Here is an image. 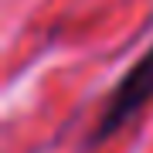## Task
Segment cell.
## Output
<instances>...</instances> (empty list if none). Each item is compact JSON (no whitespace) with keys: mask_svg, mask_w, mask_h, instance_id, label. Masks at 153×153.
I'll list each match as a JSON object with an SVG mask.
<instances>
[{"mask_svg":"<svg viewBox=\"0 0 153 153\" xmlns=\"http://www.w3.org/2000/svg\"><path fill=\"white\" fill-rule=\"evenodd\" d=\"M150 99H153V48L126 71L123 82L116 85V92L109 95V102H105V109H102V116H99V123L92 129V143L119 133Z\"/></svg>","mask_w":153,"mask_h":153,"instance_id":"1","label":"cell"}]
</instances>
